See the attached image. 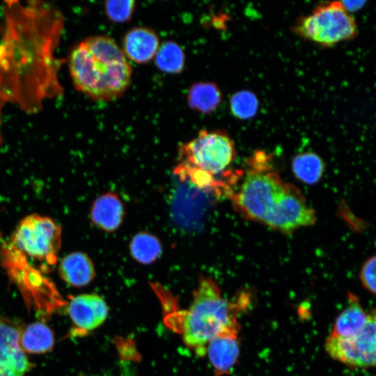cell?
Here are the masks:
<instances>
[{
	"instance_id": "cell-1",
	"label": "cell",
	"mask_w": 376,
	"mask_h": 376,
	"mask_svg": "<svg viewBox=\"0 0 376 376\" xmlns=\"http://www.w3.org/2000/svg\"><path fill=\"white\" fill-rule=\"evenodd\" d=\"M68 66L76 88L94 100H116L131 83V65L122 48L107 36L79 42L70 53Z\"/></svg>"
},
{
	"instance_id": "cell-2",
	"label": "cell",
	"mask_w": 376,
	"mask_h": 376,
	"mask_svg": "<svg viewBox=\"0 0 376 376\" xmlns=\"http://www.w3.org/2000/svg\"><path fill=\"white\" fill-rule=\"evenodd\" d=\"M248 295L243 293L237 302L229 301L212 279L202 277L194 292L189 308L180 316V332L185 345L201 357L214 338L224 334L238 335L237 313Z\"/></svg>"
},
{
	"instance_id": "cell-3",
	"label": "cell",
	"mask_w": 376,
	"mask_h": 376,
	"mask_svg": "<svg viewBox=\"0 0 376 376\" xmlns=\"http://www.w3.org/2000/svg\"><path fill=\"white\" fill-rule=\"evenodd\" d=\"M286 183L270 167L267 155L256 152L244 179L230 196L234 208L245 219L264 224Z\"/></svg>"
},
{
	"instance_id": "cell-4",
	"label": "cell",
	"mask_w": 376,
	"mask_h": 376,
	"mask_svg": "<svg viewBox=\"0 0 376 376\" xmlns=\"http://www.w3.org/2000/svg\"><path fill=\"white\" fill-rule=\"evenodd\" d=\"M292 29L297 36L322 47H331L354 38L357 32L354 18L340 1L317 6L310 14L300 17Z\"/></svg>"
},
{
	"instance_id": "cell-5",
	"label": "cell",
	"mask_w": 376,
	"mask_h": 376,
	"mask_svg": "<svg viewBox=\"0 0 376 376\" xmlns=\"http://www.w3.org/2000/svg\"><path fill=\"white\" fill-rule=\"evenodd\" d=\"M235 155L234 142L226 132L203 130L180 146L179 164L218 178L228 173Z\"/></svg>"
},
{
	"instance_id": "cell-6",
	"label": "cell",
	"mask_w": 376,
	"mask_h": 376,
	"mask_svg": "<svg viewBox=\"0 0 376 376\" xmlns=\"http://www.w3.org/2000/svg\"><path fill=\"white\" fill-rule=\"evenodd\" d=\"M61 227L54 219L31 214L17 224L11 236L17 250L30 258L54 265L61 246Z\"/></svg>"
},
{
	"instance_id": "cell-7",
	"label": "cell",
	"mask_w": 376,
	"mask_h": 376,
	"mask_svg": "<svg viewBox=\"0 0 376 376\" xmlns=\"http://www.w3.org/2000/svg\"><path fill=\"white\" fill-rule=\"evenodd\" d=\"M324 347L330 357L350 368L376 367V307L369 311L358 334L350 338L329 335Z\"/></svg>"
},
{
	"instance_id": "cell-8",
	"label": "cell",
	"mask_w": 376,
	"mask_h": 376,
	"mask_svg": "<svg viewBox=\"0 0 376 376\" xmlns=\"http://www.w3.org/2000/svg\"><path fill=\"white\" fill-rule=\"evenodd\" d=\"M316 214L299 188L286 183L278 202L268 214L265 225L284 234L313 225Z\"/></svg>"
},
{
	"instance_id": "cell-9",
	"label": "cell",
	"mask_w": 376,
	"mask_h": 376,
	"mask_svg": "<svg viewBox=\"0 0 376 376\" xmlns=\"http://www.w3.org/2000/svg\"><path fill=\"white\" fill-rule=\"evenodd\" d=\"M22 330L16 321L0 317V376H24L31 368L20 344Z\"/></svg>"
},
{
	"instance_id": "cell-10",
	"label": "cell",
	"mask_w": 376,
	"mask_h": 376,
	"mask_svg": "<svg viewBox=\"0 0 376 376\" xmlns=\"http://www.w3.org/2000/svg\"><path fill=\"white\" fill-rule=\"evenodd\" d=\"M68 312L77 330L86 332L97 328L105 321L108 308L99 295L82 294L71 298Z\"/></svg>"
},
{
	"instance_id": "cell-11",
	"label": "cell",
	"mask_w": 376,
	"mask_h": 376,
	"mask_svg": "<svg viewBox=\"0 0 376 376\" xmlns=\"http://www.w3.org/2000/svg\"><path fill=\"white\" fill-rule=\"evenodd\" d=\"M240 353V340L238 335L235 334L218 336L206 347V354L216 376L230 374L238 361Z\"/></svg>"
},
{
	"instance_id": "cell-12",
	"label": "cell",
	"mask_w": 376,
	"mask_h": 376,
	"mask_svg": "<svg viewBox=\"0 0 376 376\" xmlns=\"http://www.w3.org/2000/svg\"><path fill=\"white\" fill-rule=\"evenodd\" d=\"M159 47V38L153 30L136 27L125 36L122 50L127 58L137 63H144L155 57Z\"/></svg>"
},
{
	"instance_id": "cell-13",
	"label": "cell",
	"mask_w": 376,
	"mask_h": 376,
	"mask_svg": "<svg viewBox=\"0 0 376 376\" xmlns=\"http://www.w3.org/2000/svg\"><path fill=\"white\" fill-rule=\"evenodd\" d=\"M368 319V312L363 308L358 297L349 292L347 305L336 317L330 335L352 337L363 328Z\"/></svg>"
},
{
	"instance_id": "cell-14",
	"label": "cell",
	"mask_w": 376,
	"mask_h": 376,
	"mask_svg": "<svg viewBox=\"0 0 376 376\" xmlns=\"http://www.w3.org/2000/svg\"><path fill=\"white\" fill-rule=\"evenodd\" d=\"M123 214L124 210L120 199L111 192L98 197L91 210V218L93 224L107 232H112L119 227Z\"/></svg>"
},
{
	"instance_id": "cell-15",
	"label": "cell",
	"mask_w": 376,
	"mask_h": 376,
	"mask_svg": "<svg viewBox=\"0 0 376 376\" xmlns=\"http://www.w3.org/2000/svg\"><path fill=\"white\" fill-rule=\"evenodd\" d=\"M58 273L65 283L75 287L85 286L95 277L93 264L82 252H73L64 256L58 265Z\"/></svg>"
},
{
	"instance_id": "cell-16",
	"label": "cell",
	"mask_w": 376,
	"mask_h": 376,
	"mask_svg": "<svg viewBox=\"0 0 376 376\" xmlns=\"http://www.w3.org/2000/svg\"><path fill=\"white\" fill-rule=\"evenodd\" d=\"M20 344L25 352L42 354L49 352L54 345L52 329L42 322H35L22 328Z\"/></svg>"
},
{
	"instance_id": "cell-17",
	"label": "cell",
	"mask_w": 376,
	"mask_h": 376,
	"mask_svg": "<svg viewBox=\"0 0 376 376\" xmlns=\"http://www.w3.org/2000/svg\"><path fill=\"white\" fill-rule=\"evenodd\" d=\"M222 94L212 82H200L191 86L187 94L189 106L193 109L208 113L214 111L220 104Z\"/></svg>"
},
{
	"instance_id": "cell-18",
	"label": "cell",
	"mask_w": 376,
	"mask_h": 376,
	"mask_svg": "<svg viewBox=\"0 0 376 376\" xmlns=\"http://www.w3.org/2000/svg\"><path fill=\"white\" fill-rule=\"evenodd\" d=\"M324 169L323 159L314 152L298 154L292 162V170L295 176L305 184L317 183L322 178Z\"/></svg>"
},
{
	"instance_id": "cell-19",
	"label": "cell",
	"mask_w": 376,
	"mask_h": 376,
	"mask_svg": "<svg viewBox=\"0 0 376 376\" xmlns=\"http://www.w3.org/2000/svg\"><path fill=\"white\" fill-rule=\"evenodd\" d=\"M130 250L136 261L150 264L161 255L162 246L159 240L153 235L140 233L133 237L130 242Z\"/></svg>"
},
{
	"instance_id": "cell-20",
	"label": "cell",
	"mask_w": 376,
	"mask_h": 376,
	"mask_svg": "<svg viewBox=\"0 0 376 376\" xmlns=\"http://www.w3.org/2000/svg\"><path fill=\"white\" fill-rule=\"evenodd\" d=\"M157 67L164 72L178 73L185 65V54L182 48L173 41L159 45L155 56Z\"/></svg>"
},
{
	"instance_id": "cell-21",
	"label": "cell",
	"mask_w": 376,
	"mask_h": 376,
	"mask_svg": "<svg viewBox=\"0 0 376 376\" xmlns=\"http://www.w3.org/2000/svg\"><path fill=\"white\" fill-rule=\"evenodd\" d=\"M230 109L233 114L240 119H248L255 116L258 107L256 95L248 91H241L230 98Z\"/></svg>"
},
{
	"instance_id": "cell-22",
	"label": "cell",
	"mask_w": 376,
	"mask_h": 376,
	"mask_svg": "<svg viewBox=\"0 0 376 376\" xmlns=\"http://www.w3.org/2000/svg\"><path fill=\"white\" fill-rule=\"evenodd\" d=\"M134 3L132 0L107 1L104 5L106 15L114 22H125L131 17Z\"/></svg>"
},
{
	"instance_id": "cell-23",
	"label": "cell",
	"mask_w": 376,
	"mask_h": 376,
	"mask_svg": "<svg viewBox=\"0 0 376 376\" xmlns=\"http://www.w3.org/2000/svg\"><path fill=\"white\" fill-rule=\"evenodd\" d=\"M359 279L367 291L376 295V254L364 260L359 271Z\"/></svg>"
},
{
	"instance_id": "cell-24",
	"label": "cell",
	"mask_w": 376,
	"mask_h": 376,
	"mask_svg": "<svg viewBox=\"0 0 376 376\" xmlns=\"http://www.w3.org/2000/svg\"><path fill=\"white\" fill-rule=\"evenodd\" d=\"M344 9L350 13L357 11L362 8L366 3V1H340Z\"/></svg>"
},
{
	"instance_id": "cell-25",
	"label": "cell",
	"mask_w": 376,
	"mask_h": 376,
	"mask_svg": "<svg viewBox=\"0 0 376 376\" xmlns=\"http://www.w3.org/2000/svg\"><path fill=\"white\" fill-rule=\"evenodd\" d=\"M373 376H376V375H373Z\"/></svg>"
}]
</instances>
